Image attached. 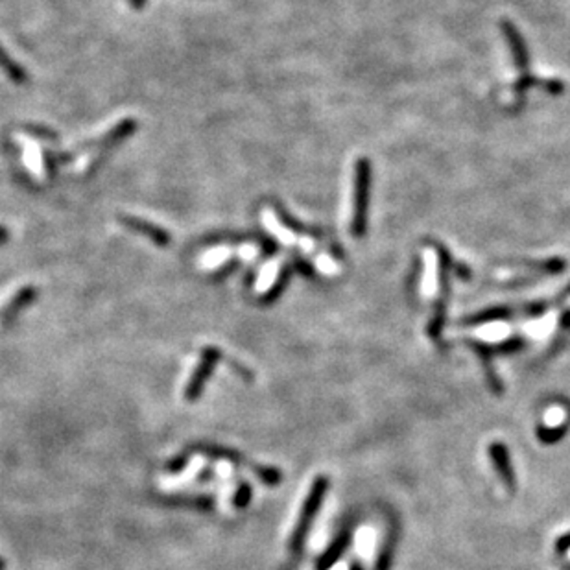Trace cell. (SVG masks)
Instances as JSON below:
<instances>
[{
  "label": "cell",
  "mask_w": 570,
  "mask_h": 570,
  "mask_svg": "<svg viewBox=\"0 0 570 570\" xmlns=\"http://www.w3.org/2000/svg\"><path fill=\"white\" fill-rule=\"evenodd\" d=\"M231 255H233V251L227 248L212 249V251H209L207 255L201 256V264L209 266V268H218V266L226 264V262L231 259Z\"/></svg>",
  "instance_id": "16"
},
{
  "label": "cell",
  "mask_w": 570,
  "mask_h": 570,
  "mask_svg": "<svg viewBox=\"0 0 570 570\" xmlns=\"http://www.w3.org/2000/svg\"><path fill=\"white\" fill-rule=\"evenodd\" d=\"M26 161H28V166H30L34 172H39V164H41V154L37 148L30 146L26 150Z\"/></svg>",
  "instance_id": "22"
},
{
  "label": "cell",
  "mask_w": 570,
  "mask_h": 570,
  "mask_svg": "<svg viewBox=\"0 0 570 570\" xmlns=\"http://www.w3.org/2000/svg\"><path fill=\"white\" fill-rule=\"evenodd\" d=\"M220 356H221L220 349H216V347H205V349L201 351V360H199L198 367H196L194 375L190 376V382L185 389L186 401L194 402L196 399L201 395V391H204L205 388V382H207V379L211 376L212 369H214V364L220 360Z\"/></svg>",
  "instance_id": "2"
},
{
  "label": "cell",
  "mask_w": 570,
  "mask_h": 570,
  "mask_svg": "<svg viewBox=\"0 0 570 570\" xmlns=\"http://www.w3.org/2000/svg\"><path fill=\"white\" fill-rule=\"evenodd\" d=\"M347 546H349V534H347V531H344V534L338 535L336 539L331 543V546H329V549L325 550L321 556H319L316 570H331L332 566L340 561L341 556H344V552L347 550Z\"/></svg>",
  "instance_id": "5"
},
{
  "label": "cell",
  "mask_w": 570,
  "mask_h": 570,
  "mask_svg": "<svg viewBox=\"0 0 570 570\" xmlns=\"http://www.w3.org/2000/svg\"><path fill=\"white\" fill-rule=\"evenodd\" d=\"M556 550L557 552H569L570 550V534H565L561 535L559 539L556 541Z\"/></svg>",
  "instance_id": "23"
},
{
  "label": "cell",
  "mask_w": 570,
  "mask_h": 570,
  "mask_svg": "<svg viewBox=\"0 0 570 570\" xmlns=\"http://www.w3.org/2000/svg\"><path fill=\"white\" fill-rule=\"evenodd\" d=\"M189 451L201 452V454H207V456H211V458H221V460H229V461H233V464H236V465L246 464V460L242 458V454L231 451V449H226V446L194 445V446H190Z\"/></svg>",
  "instance_id": "9"
},
{
  "label": "cell",
  "mask_w": 570,
  "mask_h": 570,
  "mask_svg": "<svg viewBox=\"0 0 570 570\" xmlns=\"http://www.w3.org/2000/svg\"><path fill=\"white\" fill-rule=\"evenodd\" d=\"M316 266H318V270L325 275L338 274L336 262L332 261L331 256H327V255H319L318 259H316Z\"/></svg>",
  "instance_id": "19"
},
{
  "label": "cell",
  "mask_w": 570,
  "mask_h": 570,
  "mask_svg": "<svg viewBox=\"0 0 570 570\" xmlns=\"http://www.w3.org/2000/svg\"><path fill=\"white\" fill-rule=\"evenodd\" d=\"M327 489H329L327 478L325 476L316 478L314 484H312V487H310L309 495H306L305 504H303V508H301L299 519H297V524H296V530H294L292 541H290V549H292L294 552H299V550L303 549V543H305L310 526H312V522H314L316 513H318V509L321 508L323 499H325V495H327Z\"/></svg>",
  "instance_id": "1"
},
{
  "label": "cell",
  "mask_w": 570,
  "mask_h": 570,
  "mask_svg": "<svg viewBox=\"0 0 570 570\" xmlns=\"http://www.w3.org/2000/svg\"><path fill=\"white\" fill-rule=\"evenodd\" d=\"M373 543H375V534L371 528H364L359 535V550L362 556H369L373 550Z\"/></svg>",
  "instance_id": "18"
},
{
  "label": "cell",
  "mask_w": 570,
  "mask_h": 570,
  "mask_svg": "<svg viewBox=\"0 0 570 570\" xmlns=\"http://www.w3.org/2000/svg\"><path fill=\"white\" fill-rule=\"evenodd\" d=\"M0 570H4V559L0 557Z\"/></svg>",
  "instance_id": "27"
},
{
  "label": "cell",
  "mask_w": 570,
  "mask_h": 570,
  "mask_svg": "<svg viewBox=\"0 0 570 570\" xmlns=\"http://www.w3.org/2000/svg\"><path fill=\"white\" fill-rule=\"evenodd\" d=\"M0 69L6 72V74L11 78L14 81H17V84H22V81H26V72L22 71L21 66L17 65V63L14 61V59L9 58L8 54L4 52V49L0 46Z\"/></svg>",
  "instance_id": "12"
},
{
  "label": "cell",
  "mask_w": 570,
  "mask_h": 570,
  "mask_svg": "<svg viewBox=\"0 0 570 570\" xmlns=\"http://www.w3.org/2000/svg\"><path fill=\"white\" fill-rule=\"evenodd\" d=\"M438 290V256L434 251L424 253V275H423V294L432 297Z\"/></svg>",
  "instance_id": "7"
},
{
  "label": "cell",
  "mask_w": 570,
  "mask_h": 570,
  "mask_svg": "<svg viewBox=\"0 0 570 570\" xmlns=\"http://www.w3.org/2000/svg\"><path fill=\"white\" fill-rule=\"evenodd\" d=\"M133 4L137 6V8H141V6L144 4V0H133Z\"/></svg>",
  "instance_id": "25"
},
{
  "label": "cell",
  "mask_w": 570,
  "mask_h": 570,
  "mask_svg": "<svg viewBox=\"0 0 570 570\" xmlns=\"http://www.w3.org/2000/svg\"><path fill=\"white\" fill-rule=\"evenodd\" d=\"M489 456L491 461H493V465H495L496 469V474L502 478L504 486L513 493V491H515V486H517V478H515V471H513L511 467V458H509L508 446L500 441L491 443Z\"/></svg>",
  "instance_id": "3"
},
{
  "label": "cell",
  "mask_w": 570,
  "mask_h": 570,
  "mask_svg": "<svg viewBox=\"0 0 570 570\" xmlns=\"http://www.w3.org/2000/svg\"><path fill=\"white\" fill-rule=\"evenodd\" d=\"M565 434H566L565 423L557 424V426H537V438H539L541 443H546V445L557 443Z\"/></svg>",
  "instance_id": "14"
},
{
  "label": "cell",
  "mask_w": 570,
  "mask_h": 570,
  "mask_svg": "<svg viewBox=\"0 0 570 570\" xmlns=\"http://www.w3.org/2000/svg\"><path fill=\"white\" fill-rule=\"evenodd\" d=\"M509 329L508 323L504 321H487L486 325L478 329V338L484 341H502L509 336Z\"/></svg>",
  "instance_id": "10"
},
{
  "label": "cell",
  "mask_w": 570,
  "mask_h": 570,
  "mask_svg": "<svg viewBox=\"0 0 570 570\" xmlns=\"http://www.w3.org/2000/svg\"><path fill=\"white\" fill-rule=\"evenodd\" d=\"M262 220H264V226L268 227V231H270V233L274 234L275 239H277L281 244H284V246H292V244L296 242V236H294L292 231L288 229L283 221L275 216V212L264 211V214H262Z\"/></svg>",
  "instance_id": "8"
},
{
  "label": "cell",
  "mask_w": 570,
  "mask_h": 570,
  "mask_svg": "<svg viewBox=\"0 0 570 570\" xmlns=\"http://www.w3.org/2000/svg\"><path fill=\"white\" fill-rule=\"evenodd\" d=\"M255 474L268 486H277L281 482V471L274 467H255Z\"/></svg>",
  "instance_id": "17"
},
{
  "label": "cell",
  "mask_w": 570,
  "mask_h": 570,
  "mask_svg": "<svg viewBox=\"0 0 570 570\" xmlns=\"http://www.w3.org/2000/svg\"><path fill=\"white\" fill-rule=\"evenodd\" d=\"M249 499H251V487H249V484L242 482L239 491H236V495H234V506L236 508H246L249 504Z\"/></svg>",
  "instance_id": "20"
},
{
  "label": "cell",
  "mask_w": 570,
  "mask_h": 570,
  "mask_svg": "<svg viewBox=\"0 0 570 570\" xmlns=\"http://www.w3.org/2000/svg\"><path fill=\"white\" fill-rule=\"evenodd\" d=\"M135 120L131 119H124L122 122H119V124L115 126L113 129H109V131L106 133L102 137V141H98V144H111V142H116L120 141V139H124L126 135H129V133L135 129Z\"/></svg>",
  "instance_id": "11"
},
{
  "label": "cell",
  "mask_w": 570,
  "mask_h": 570,
  "mask_svg": "<svg viewBox=\"0 0 570 570\" xmlns=\"http://www.w3.org/2000/svg\"><path fill=\"white\" fill-rule=\"evenodd\" d=\"M120 221H122L124 226L131 227L133 231H137V233L146 234L148 239H151L155 244H159V246H166V244L170 242V234L166 233L163 227L154 226V224L142 220V218L126 216V214H122V216H120Z\"/></svg>",
  "instance_id": "4"
},
{
  "label": "cell",
  "mask_w": 570,
  "mask_h": 570,
  "mask_svg": "<svg viewBox=\"0 0 570 570\" xmlns=\"http://www.w3.org/2000/svg\"><path fill=\"white\" fill-rule=\"evenodd\" d=\"M170 504L174 506H190V508H199V509H209L212 508V499L211 496H172Z\"/></svg>",
  "instance_id": "15"
},
{
  "label": "cell",
  "mask_w": 570,
  "mask_h": 570,
  "mask_svg": "<svg viewBox=\"0 0 570 570\" xmlns=\"http://www.w3.org/2000/svg\"><path fill=\"white\" fill-rule=\"evenodd\" d=\"M279 271H281V261L268 262V266H266L264 270H262L256 288H259V290H262V292H264V290H270V288L277 283Z\"/></svg>",
  "instance_id": "13"
},
{
  "label": "cell",
  "mask_w": 570,
  "mask_h": 570,
  "mask_svg": "<svg viewBox=\"0 0 570 570\" xmlns=\"http://www.w3.org/2000/svg\"><path fill=\"white\" fill-rule=\"evenodd\" d=\"M6 239H8V231H6L4 227L0 226V242H4Z\"/></svg>",
  "instance_id": "24"
},
{
  "label": "cell",
  "mask_w": 570,
  "mask_h": 570,
  "mask_svg": "<svg viewBox=\"0 0 570 570\" xmlns=\"http://www.w3.org/2000/svg\"><path fill=\"white\" fill-rule=\"evenodd\" d=\"M34 299H36V288L34 286L21 288V290H19V292L15 294L11 299H9V303L6 305V309L2 310V321H4L6 325L14 321V319L17 318L19 312H21L24 306L30 305Z\"/></svg>",
  "instance_id": "6"
},
{
  "label": "cell",
  "mask_w": 570,
  "mask_h": 570,
  "mask_svg": "<svg viewBox=\"0 0 570 570\" xmlns=\"http://www.w3.org/2000/svg\"><path fill=\"white\" fill-rule=\"evenodd\" d=\"M186 461H189V452H183V454H179L177 458H174L172 461L166 464V471H169V473H181L183 467L186 465Z\"/></svg>",
  "instance_id": "21"
},
{
  "label": "cell",
  "mask_w": 570,
  "mask_h": 570,
  "mask_svg": "<svg viewBox=\"0 0 570 570\" xmlns=\"http://www.w3.org/2000/svg\"><path fill=\"white\" fill-rule=\"evenodd\" d=\"M351 570H362V566H360V565H353V566H351Z\"/></svg>",
  "instance_id": "26"
},
{
  "label": "cell",
  "mask_w": 570,
  "mask_h": 570,
  "mask_svg": "<svg viewBox=\"0 0 570 570\" xmlns=\"http://www.w3.org/2000/svg\"><path fill=\"white\" fill-rule=\"evenodd\" d=\"M340 570H345V569H340Z\"/></svg>",
  "instance_id": "28"
}]
</instances>
